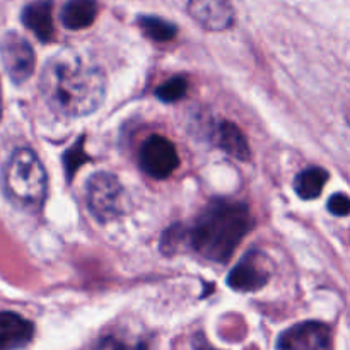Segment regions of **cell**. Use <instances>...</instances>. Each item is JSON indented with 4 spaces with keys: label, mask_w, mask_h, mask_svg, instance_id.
I'll return each instance as SVG.
<instances>
[{
    "label": "cell",
    "mask_w": 350,
    "mask_h": 350,
    "mask_svg": "<svg viewBox=\"0 0 350 350\" xmlns=\"http://www.w3.org/2000/svg\"><path fill=\"white\" fill-rule=\"evenodd\" d=\"M46 105L58 115L81 118L105 101L106 75L101 67L74 50L55 53L44 65L40 81Z\"/></svg>",
    "instance_id": "6da1fadb"
},
{
    "label": "cell",
    "mask_w": 350,
    "mask_h": 350,
    "mask_svg": "<svg viewBox=\"0 0 350 350\" xmlns=\"http://www.w3.org/2000/svg\"><path fill=\"white\" fill-rule=\"evenodd\" d=\"M248 207L239 202H212L187 231L193 252L215 263H226L252 229Z\"/></svg>",
    "instance_id": "7a4b0ae2"
},
{
    "label": "cell",
    "mask_w": 350,
    "mask_h": 350,
    "mask_svg": "<svg viewBox=\"0 0 350 350\" xmlns=\"http://www.w3.org/2000/svg\"><path fill=\"white\" fill-rule=\"evenodd\" d=\"M3 188L17 207L36 212L46 200L48 178L43 164L29 149L14 150L3 167Z\"/></svg>",
    "instance_id": "3957f363"
},
{
    "label": "cell",
    "mask_w": 350,
    "mask_h": 350,
    "mask_svg": "<svg viewBox=\"0 0 350 350\" xmlns=\"http://www.w3.org/2000/svg\"><path fill=\"white\" fill-rule=\"evenodd\" d=\"M88 207L99 222L115 221L123 211V190L109 173H96L88 183Z\"/></svg>",
    "instance_id": "277c9868"
},
{
    "label": "cell",
    "mask_w": 350,
    "mask_h": 350,
    "mask_svg": "<svg viewBox=\"0 0 350 350\" xmlns=\"http://www.w3.org/2000/svg\"><path fill=\"white\" fill-rule=\"evenodd\" d=\"M140 167L149 176L164 180L171 176L180 166V157L174 144L163 135H152L142 144L139 154Z\"/></svg>",
    "instance_id": "5b68a950"
},
{
    "label": "cell",
    "mask_w": 350,
    "mask_h": 350,
    "mask_svg": "<svg viewBox=\"0 0 350 350\" xmlns=\"http://www.w3.org/2000/svg\"><path fill=\"white\" fill-rule=\"evenodd\" d=\"M0 58L7 75L16 84L26 82L34 72V51L26 38L7 33L0 41Z\"/></svg>",
    "instance_id": "8992f818"
},
{
    "label": "cell",
    "mask_w": 350,
    "mask_h": 350,
    "mask_svg": "<svg viewBox=\"0 0 350 350\" xmlns=\"http://www.w3.org/2000/svg\"><path fill=\"white\" fill-rule=\"evenodd\" d=\"M277 350H334L332 332L321 321L294 325L280 335Z\"/></svg>",
    "instance_id": "52a82bcc"
},
{
    "label": "cell",
    "mask_w": 350,
    "mask_h": 350,
    "mask_svg": "<svg viewBox=\"0 0 350 350\" xmlns=\"http://www.w3.org/2000/svg\"><path fill=\"white\" fill-rule=\"evenodd\" d=\"M269 260L260 252H248L241 258V262L231 270L228 277V284L231 289L238 293H253L258 291L269 282Z\"/></svg>",
    "instance_id": "ba28073f"
},
{
    "label": "cell",
    "mask_w": 350,
    "mask_h": 350,
    "mask_svg": "<svg viewBox=\"0 0 350 350\" xmlns=\"http://www.w3.org/2000/svg\"><path fill=\"white\" fill-rule=\"evenodd\" d=\"M188 12L208 31L229 29L234 23V9L229 0H190Z\"/></svg>",
    "instance_id": "9c48e42d"
},
{
    "label": "cell",
    "mask_w": 350,
    "mask_h": 350,
    "mask_svg": "<svg viewBox=\"0 0 350 350\" xmlns=\"http://www.w3.org/2000/svg\"><path fill=\"white\" fill-rule=\"evenodd\" d=\"M34 337V325L17 313L0 311V350H19Z\"/></svg>",
    "instance_id": "30bf717a"
},
{
    "label": "cell",
    "mask_w": 350,
    "mask_h": 350,
    "mask_svg": "<svg viewBox=\"0 0 350 350\" xmlns=\"http://www.w3.org/2000/svg\"><path fill=\"white\" fill-rule=\"evenodd\" d=\"M23 23L41 43H48L55 38L53 19H51V0H34L23 10Z\"/></svg>",
    "instance_id": "8fae6325"
},
{
    "label": "cell",
    "mask_w": 350,
    "mask_h": 350,
    "mask_svg": "<svg viewBox=\"0 0 350 350\" xmlns=\"http://www.w3.org/2000/svg\"><path fill=\"white\" fill-rule=\"evenodd\" d=\"M98 16V3L94 0H68L62 10V23L67 29H85Z\"/></svg>",
    "instance_id": "7c38bea8"
},
{
    "label": "cell",
    "mask_w": 350,
    "mask_h": 350,
    "mask_svg": "<svg viewBox=\"0 0 350 350\" xmlns=\"http://www.w3.org/2000/svg\"><path fill=\"white\" fill-rule=\"evenodd\" d=\"M328 181V173L323 167H306L304 171H301L296 176L294 181V190L299 195V198L303 200H314L321 195V190L327 185Z\"/></svg>",
    "instance_id": "4fadbf2b"
},
{
    "label": "cell",
    "mask_w": 350,
    "mask_h": 350,
    "mask_svg": "<svg viewBox=\"0 0 350 350\" xmlns=\"http://www.w3.org/2000/svg\"><path fill=\"white\" fill-rule=\"evenodd\" d=\"M219 146L226 150L228 154H231L232 157L241 161H248L252 157L250 152V146L246 142L245 135H243L241 130L231 122H222L219 125Z\"/></svg>",
    "instance_id": "5bb4252c"
},
{
    "label": "cell",
    "mask_w": 350,
    "mask_h": 350,
    "mask_svg": "<svg viewBox=\"0 0 350 350\" xmlns=\"http://www.w3.org/2000/svg\"><path fill=\"white\" fill-rule=\"evenodd\" d=\"M139 24L142 27L144 34H147L154 41H170L176 36V26L167 23V21L161 19V17H140Z\"/></svg>",
    "instance_id": "9a60e30c"
},
{
    "label": "cell",
    "mask_w": 350,
    "mask_h": 350,
    "mask_svg": "<svg viewBox=\"0 0 350 350\" xmlns=\"http://www.w3.org/2000/svg\"><path fill=\"white\" fill-rule=\"evenodd\" d=\"M188 91V82L183 77H173L156 89V96L164 103H176L185 98Z\"/></svg>",
    "instance_id": "2e32d148"
},
{
    "label": "cell",
    "mask_w": 350,
    "mask_h": 350,
    "mask_svg": "<svg viewBox=\"0 0 350 350\" xmlns=\"http://www.w3.org/2000/svg\"><path fill=\"white\" fill-rule=\"evenodd\" d=\"M328 211H330L334 215H337V217H345V215H349L350 202L347 195L345 193L334 195V197L328 200Z\"/></svg>",
    "instance_id": "e0dca14e"
},
{
    "label": "cell",
    "mask_w": 350,
    "mask_h": 350,
    "mask_svg": "<svg viewBox=\"0 0 350 350\" xmlns=\"http://www.w3.org/2000/svg\"><path fill=\"white\" fill-rule=\"evenodd\" d=\"M81 156H84V150H82V139L79 140V144H75V146L68 150L67 156H65V170H67L68 178H72L75 170L82 164L81 159H79Z\"/></svg>",
    "instance_id": "ac0fdd59"
},
{
    "label": "cell",
    "mask_w": 350,
    "mask_h": 350,
    "mask_svg": "<svg viewBox=\"0 0 350 350\" xmlns=\"http://www.w3.org/2000/svg\"><path fill=\"white\" fill-rule=\"evenodd\" d=\"M96 350H125V347H123L122 342H118L116 338H103Z\"/></svg>",
    "instance_id": "d6986e66"
},
{
    "label": "cell",
    "mask_w": 350,
    "mask_h": 350,
    "mask_svg": "<svg viewBox=\"0 0 350 350\" xmlns=\"http://www.w3.org/2000/svg\"><path fill=\"white\" fill-rule=\"evenodd\" d=\"M0 115H2V99H0Z\"/></svg>",
    "instance_id": "ffe728a7"
}]
</instances>
